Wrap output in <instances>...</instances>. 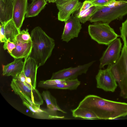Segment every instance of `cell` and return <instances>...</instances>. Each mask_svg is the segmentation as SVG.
Wrapping results in <instances>:
<instances>
[{"label":"cell","mask_w":127,"mask_h":127,"mask_svg":"<svg viewBox=\"0 0 127 127\" xmlns=\"http://www.w3.org/2000/svg\"><path fill=\"white\" fill-rule=\"evenodd\" d=\"M116 0H95L92 1L95 5L103 6L110 5Z\"/></svg>","instance_id":"83f0119b"},{"label":"cell","mask_w":127,"mask_h":127,"mask_svg":"<svg viewBox=\"0 0 127 127\" xmlns=\"http://www.w3.org/2000/svg\"><path fill=\"white\" fill-rule=\"evenodd\" d=\"M127 14V0H116L107 6H97L96 11L89 21L91 22H101L109 24L114 20L122 19Z\"/></svg>","instance_id":"3957f363"},{"label":"cell","mask_w":127,"mask_h":127,"mask_svg":"<svg viewBox=\"0 0 127 127\" xmlns=\"http://www.w3.org/2000/svg\"><path fill=\"white\" fill-rule=\"evenodd\" d=\"M97 6L94 5L92 1L86 0L75 16L81 23L84 24L89 21L96 11Z\"/></svg>","instance_id":"4fadbf2b"},{"label":"cell","mask_w":127,"mask_h":127,"mask_svg":"<svg viewBox=\"0 0 127 127\" xmlns=\"http://www.w3.org/2000/svg\"><path fill=\"white\" fill-rule=\"evenodd\" d=\"M14 0H0V21L6 23L12 19Z\"/></svg>","instance_id":"e0dca14e"},{"label":"cell","mask_w":127,"mask_h":127,"mask_svg":"<svg viewBox=\"0 0 127 127\" xmlns=\"http://www.w3.org/2000/svg\"><path fill=\"white\" fill-rule=\"evenodd\" d=\"M12 19L20 31L24 20L28 6V0H14Z\"/></svg>","instance_id":"8fae6325"},{"label":"cell","mask_w":127,"mask_h":127,"mask_svg":"<svg viewBox=\"0 0 127 127\" xmlns=\"http://www.w3.org/2000/svg\"><path fill=\"white\" fill-rule=\"evenodd\" d=\"M73 117L75 118H81L85 119H98L95 114L87 109L78 108L71 110Z\"/></svg>","instance_id":"7402d4cb"},{"label":"cell","mask_w":127,"mask_h":127,"mask_svg":"<svg viewBox=\"0 0 127 127\" xmlns=\"http://www.w3.org/2000/svg\"><path fill=\"white\" fill-rule=\"evenodd\" d=\"M16 48L9 54L14 58H28L31 52L32 43V40L25 43L16 41Z\"/></svg>","instance_id":"2e32d148"},{"label":"cell","mask_w":127,"mask_h":127,"mask_svg":"<svg viewBox=\"0 0 127 127\" xmlns=\"http://www.w3.org/2000/svg\"><path fill=\"white\" fill-rule=\"evenodd\" d=\"M119 87L120 85L122 75V69L119 59L115 63L108 65Z\"/></svg>","instance_id":"603a6c76"},{"label":"cell","mask_w":127,"mask_h":127,"mask_svg":"<svg viewBox=\"0 0 127 127\" xmlns=\"http://www.w3.org/2000/svg\"><path fill=\"white\" fill-rule=\"evenodd\" d=\"M32 48L29 57L33 59L39 67L44 65L51 55L54 48V40L39 26L31 31Z\"/></svg>","instance_id":"7a4b0ae2"},{"label":"cell","mask_w":127,"mask_h":127,"mask_svg":"<svg viewBox=\"0 0 127 127\" xmlns=\"http://www.w3.org/2000/svg\"><path fill=\"white\" fill-rule=\"evenodd\" d=\"M20 32L12 19L7 22L5 24V35L7 40L15 43L17 41L16 37Z\"/></svg>","instance_id":"44dd1931"},{"label":"cell","mask_w":127,"mask_h":127,"mask_svg":"<svg viewBox=\"0 0 127 127\" xmlns=\"http://www.w3.org/2000/svg\"><path fill=\"white\" fill-rule=\"evenodd\" d=\"M41 95L43 99L45 101L47 109L51 111H59L63 113L66 112L62 110L57 104L56 98L48 91H43Z\"/></svg>","instance_id":"ffe728a7"},{"label":"cell","mask_w":127,"mask_h":127,"mask_svg":"<svg viewBox=\"0 0 127 127\" xmlns=\"http://www.w3.org/2000/svg\"><path fill=\"white\" fill-rule=\"evenodd\" d=\"M26 78V77L25 75L23 69L22 71L16 77L14 78H16L22 82H25Z\"/></svg>","instance_id":"f546056e"},{"label":"cell","mask_w":127,"mask_h":127,"mask_svg":"<svg viewBox=\"0 0 127 127\" xmlns=\"http://www.w3.org/2000/svg\"><path fill=\"white\" fill-rule=\"evenodd\" d=\"M81 84L80 82L77 78L74 79H68L67 84H59L52 85L44 84L40 81L38 86L40 88L45 89H55L62 90H70L76 89Z\"/></svg>","instance_id":"ac0fdd59"},{"label":"cell","mask_w":127,"mask_h":127,"mask_svg":"<svg viewBox=\"0 0 127 127\" xmlns=\"http://www.w3.org/2000/svg\"><path fill=\"white\" fill-rule=\"evenodd\" d=\"M89 34L92 39L98 44L108 45L120 36L109 24L101 22L95 23L88 27Z\"/></svg>","instance_id":"277c9868"},{"label":"cell","mask_w":127,"mask_h":127,"mask_svg":"<svg viewBox=\"0 0 127 127\" xmlns=\"http://www.w3.org/2000/svg\"><path fill=\"white\" fill-rule=\"evenodd\" d=\"M95 62L93 61L76 67H70L60 70L53 73L50 79L73 80L77 78L79 76L86 73L89 68Z\"/></svg>","instance_id":"ba28073f"},{"label":"cell","mask_w":127,"mask_h":127,"mask_svg":"<svg viewBox=\"0 0 127 127\" xmlns=\"http://www.w3.org/2000/svg\"><path fill=\"white\" fill-rule=\"evenodd\" d=\"M122 46L120 38H117L111 42L100 59L99 68H102L106 65H111L117 62L120 56Z\"/></svg>","instance_id":"8992f818"},{"label":"cell","mask_w":127,"mask_h":127,"mask_svg":"<svg viewBox=\"0 0 127 127\" xmlns=\"http://www.w3.org/2000/svg\"><path fill=\"white\" fill-rule=\"evenodd\" d=\"M25 82L28 83L32 85V81L31 79L30 78L26 77Z\"/></svg>","instance_id":"4dcf8cb0"},{"label":"cell","mask_w":127,"mask_h":127,"mask_svg":"<svg viewBox=\"0 0 127 127\" xmlns=\"http://www.w3.org/2000/svg\"><path fill=\"white\" fill-rule=\"evenodd\" d=\"M10 86L15 94L25 99L34 109L43 104L41 94L36 88L28 87L15 78H13Z\"/></svg>","instance_id":"5b68a950"},{"label":"cell","mask_w":127,"mask_h":127,"mask_svg":"<svg viewBox=\"0 0 127 127\" xmlns=\"http://www.w3.org/2000/svg\"><path fill=\"white\" fill-rule=\"evenodd\" d=\"M6 23H0V41L1 42L4 43L7 40L5 37V26Z\"/></svg>","instance_id":"f1b7e54d"},{"label":"cell","mask_w":127,"mask_h":127,"mask_svg":"<svg viewBox=\"0 0 127 127\" xmlns=\"http://www.w3.org/2000/svg\"><path fill=\"white\" fill-rule=\"evenodd\" d=\"M47 4L46 0H32L28 5L26 18L34 17L38 15Z\"/></svg>","instance_id":"d6986e66"},{"label":"cell","mask_w":127,"mask_h":127,"mask_svg":"<svg viewBox=\"0 0 127 127\" xmlns=\"http://www.w3.org/2000/svg\"><path fill=\"white\" fill-rule=\"evenodd\" d=\"M55 3L59 10L58 20L64 22L68 19L71 14L78 11L83 4L78 0H57Z\"/></svg>","instance_id":"52a82bcc"},{"label":"cell","mask_w":127,"mask_h":127,"mask_svg":"<svg viewBox=\"0 0 127 127\" xmlns=\"http://www.w3.org/2000/svg\"><path fill=\"white\" fill-rule=\"evenodd\" d=\"M17 41L24 43L31 41V36L28 32V29L23 30L21 31L16 37Z\"/></svg>","instance_id":"cb8c5ba5"},{"label":"cell","mask_w":127,"mask_h":127,"mask_svg":"<svg viewBox=\"0 0 127 127\" xmlns=\"http://www.w3.org/2000/svg\"><path fill=\"white\" fill-rule=\"evenodd\" d=\"M96 87L106 92H114L117 84L110 68L100 69L95 77Z\"/></svg>","instance_id":"9c48e42d"},{"label":"cell","mask_w":127,"mask_h":127,"mask_svg":"<svg viewBox=\"0 0 127 127\" xmlns=\"http://www.w3.org/2000/svg\"><path fill=\"white\" fill-rule=\"evenodd\" d=\"M16 47L15 43L7 40L4 42L3 48L5 50H7V52L9 54L12 52V51L16 48Z\"/></svg>","instance_id":"4316f807"},{"label":"cell","mask_w":127,"mask_h":127,"mask_svg":"<svg viewBox=\"0 0 127 127\" xmlns=\"http://www.w3.org/2000/svg\"><path fill=\"white\" fill-rule=\"evenodd\" d=\"M77 107L90 110L98 119H112L127 115V103L108 100L95 95L86 96Z\"/></svg>","instance_id":"6da1fadb"},{"label":"cell","mask_w":127,"mask_h":127,"mask_svg":"<svg viewBox=\"0 0 127 127\" xmlns=\"http://www.w3.org/2000/svg\"><path fill=\"white\" fill-rule=\"evenodd\" d=\"M46 2L48 1L49 3L55 2L57 0H46Z\"/></svg>","instance_id":"1f68e13d"},{"label":"cell","mask_w":127,"mask_h":127,"mask_svg":"<svg viewBox=\"0 0 127 127\" xmlns=\"http://www.w3.org/2000/svg\"><path fill=\"white\" fill-rule=\"evenodd\" d=\"M90 0V1H93L95 0Z\"/></svg>","instance_id":"d6a6232c"},{"label":"cell","mask_w":127,"mask_h":127,"mask_svg":"<svg viewBox=\"0 0 127 127\" xmlns=\"http://www.w3.org/2000/svg\"><path fill=\"white\" fill-rule=\"evenodd\" d=\"M65 22L61 39L68 42L72 39L78 37L82 27L80 22L72 15Z\"/></svg>","instance_id":"30bf717a"},{"label":"cell","mask_w":127,"mask_h":127,"mask_svg":"<svg viewBox=\"0 0 127 127\" xmlns=\"http://www.w3.org/2000/svg\"><path fill=\"white\" fill-rule=\"evenodd\" d=\"M3 1L5 2V1L6 0H2Z\"/></svg>","instance_id":"836d02e7"},{"label":"cell","mask_w":127,"mask_h":127,"mask_svg":"<svg viewBox=\"0 0 127 127\" xmlns=\"http://www.w3.org/2000/svg\"><path fill=\"white\" fill-rule=\"evenodd\" d=\"M68 80L50 79L45 81L43 80L40 81L44 84L49 85H52L59 84H66L67 83Z\"/></svg>","instance_id":"484cf974"},{"label":"cell","mask_w":127,"mask_h":127,"mask_svg":"<svg viewBox=\"0 0 127 127\" xmlns=\"http://www.w3.org/2000/svg\"><path fill=\"white\" fill-rule=\"evenodd\" d=\"M12 62L4 65L2 74L5 76H11L13 78L16 77L23 71L25 64L23 58H14Z\"/></svg>","instance_id":"5bb4252c"},{"label":"cell","mask_w":127,"mask_h":127,"mask_svg":"<svg viewBox=\"0 0 127 127\" xmlns=\"http://www.w3.org/2000/svg\"><path fill=\"white\" fill-rule=\"evenodd\" d=\"M25 64L24 69L26 77L30 78L33 88H36V74L38 67L35 61L29 57L25 58Z\"/></svg>","instance_id":"9a60e30c"},{"label":"cell","mask_w":127,"mask_h":127,"mask_svg":"<svg viewBox=\"0 0 127 127\" xmlns=\"http://www.w3.org/2000/svg\"><path fill=\"white\" fill-rule=\"evenodd\" d=\"M120 37L124 43V45L127 49V19L122 23L120 28Z\"/></svg>","instance_id":"d4e9b609"},{"label":"cell","mask_w":127,"mask_h":127,"mask_svg":"<svg viewBox=\"0 0 127 127\" xmlns=\"http://www.w3.org/2000/svg\"><path fill=\"white\" fill-rule=\"evenodd\" d=\"M119 60L122 69L121 82L119 87L120 95L124 98H127V49L124 45Z\"/></svg>","instance_id":"7c38bea8"}]
</instances>
